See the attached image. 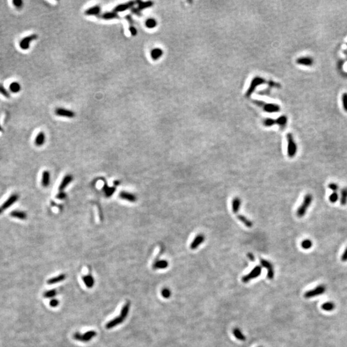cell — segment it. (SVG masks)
I'll list each match as a JSON object with an SVG mask.
<instances>
[{"mask_svg":"<svg viewBox=\"0 0 347 347\" xmlns=\"http://www.w3.org/2000/svg\"><path fill=\"white\" fill-rule=\"evenodd\" d=\"M130 302H126L124 305L123 306L121 311H120V315L111 320V321L109 322L106 324V325H105V328L107 329H111L116 327V326L121 324L122 323L124 322V320L128 316L129 309H130Z\"/></svg>","mask_w":347,"mask_h":347,"instance_id":"cell-1","label":"cell"},{"mask_svg":"<svg viewBox=\"0 0 347 347\" xmlns=\"http://www.w3.org/2000/svg\"><path fill=\"white\" fill-rule=\"evenodd\" d=\"M253 102L257 106L261 107L262 109L266 113H277L280 111V107L278 105L275 104H271V103H267L264 101H257V100H254L253 101Z\"/></svg>","mask_w":347,"mask_h":347,"instance_id":"cell-2","label":"cell"},{"mask_svg":"<svg viewBox=\"0 0 347 347\" xmlns=\"http://www.w3.org/2000/svg\"><path fill=\"white\" fill-rule=\"evenodd\" d=\"M312 202H313V196L311 194L308 193L305 195L304 201L296 211V215L298 217H303L306 213L308 207H310Z\"/></svg>","mask_w":347,"mask_h":347,"instance_id":"cell-3","label":"cell"},{"mask_svg":"<svg viewBox=\"0 0 347 347\" xmlns=\"http://www.w3.org/2000/svg\"><path fill=\"white\" fill-rule=\"evenodd\" d=\"M269 81H267L265 78L262 77H255V78H253V80L251 81V84L249 85L248 90H247L245 96L249 98V97H250L252 94L253 93L257 86L264 84H269Z\"/></svg>","mask_w":347,"mask_h":347,"instance_id":"cell-4","label":"cell"},{"mask_svg":"<svg viewBox=\"0 0 347 347\" xmlns=\"http://www.w3.org/2000/svg\"><path fill=\"white\" fill-rule=\"evenodd\" d=\"M287 155L289 158L295 157L297 153V145L295 142L293 134L288 133L287 134Z\"/></svg>","mask_w":347,"mask_h":347,"instance_id":"cell-5","label":"cell"},{"mask_svg":"<svg viewBox=\"0 0 347 347\" xmlns=\"http://www.w3.org/2000/svg\"><path fill=\"white\" fill-rule=\"evenodd\" d=\"M96 336V332L94 330L87 331L86 333L81 334L77 332L73 335V338L75 340L81 342H88Z\"/></svg>","mask_w":347,"mask_h":347,"instance_id":"cell-6","label":"cell"},{"mask_svg":"<svg viewBox=\"0 0 347 347\" xmlns=\"http://www.w3.org/2000/svg\"><path fill=\"white\" fill-rule=\"evenodd\" d=\"M262 273V267L260 266H257L253 269L251 272L248 273V275L244 276L242 278V281L244 283H248V282L251 281L253 279L257 278L258 276H259L261 275Z\"/></svg>","mask_w":347,"mask_h":347,"instance_id":"cell-7","label":"cell"},{"mask_svg":"<svg viewBox=\"0 0 347 347\" xmlns=\"http://www.w3.org/2000/svg\"><path fill=\"white\" fill-rule=\"evenodd\" d=\"M325 291L326 287L324 285H319V286H317L316 287L314 288V289L307 291V292L304 294V297L305 298H313V297L323 295V294L325 292Z\"/></svg>","mask_w":347,"mask_h":347,"instance_id":"cell-8","label":"cell"},{"mask_svg":"<svg viewBox=\"0 0 347 347\" xmlns=\"http://www.w3.org/2000/svg\"><path fill=\"white\" fill-rule=\"evenodd\" d=\"M37 37L38 36L37 34H32L30 35V36L24 37L23 39L21 40L19 43L20 48L22 50H28L30 48V43L32 41L37 39Z\"/></svg>","mask_w":347,"mask_h":347,"instance_id":"cell-9","label":"cell"},{"mask_svg":"<svg viewBox=\"0 0 347 347\" xmlns=\"http://www.w3.org/2000/svg\"><path fill=\"white\" fill-rule=\"evenodd\" d=\"M260 264L264 268H266L267 270V278L269 280H273L275 276V271L273 264L269 262V261L265 259H262V258L260 259Z\"/></svg>","mask_w":347,"mask_h":347,"instance_id":"cell-10","label":"cell"},{"mask_svg":"<svg viewBox=\"0 0 347 347\" xmlns=\"http://www.w3.org/2000/svg\"><path fill=\"white\" fill-rule=\"evenodd\" d=\"M55 114L57 116L67 117V118H70L75 117V114L74 112H73V111H72L71 110L61 108V107L57 108L55 111Z\"/></svg>","mask_w":347,"mask_h":347,"instance_id":"cell-11","label":"cell"},{"mask_svg":"<svg viewBox=\"0 0 347 347\" xmlns=\"http://www.w3.org/2000/svg\"><path fill=\"white\" fill-rule=\"evenodd\" d=\"M135 1H129L127 3H125L123 4H120L117 5L116 7L114 8L113 11L115 12H124L127 10L129 8H131L135 4Z\"/></svg>","mask_w":347,"mask_h":347,"instance_id":"cell-12","label":"cell"},{"mask_svg":"<svg viewBox=\"0 0 347 347\" xmlns=\"http://www.w3.org/2000/svg\"><path fill=\"white\" fill-rule=\"evenodd\" d=\"M204 240H205V237L204 235L198 234L195 237V239L193 240L192 243H191L190 249H193H193H197L202 242H204Z\"/></svg>","mask_w":347,"mask_h":347,"instance_id":"cell-13","label":"cell"},{"mask_svg":"<svg viewBox=\"0 0 347 347\" xmlns=\"http://www.w3.org/2000/svg\"><path fill=\"white\" fill-rule=\"evenodd\" d=\"M18 198H19V197L17 195V194H12V195L10 196L9 198L6 200V201L4 202V203L1 205V209L2 210L7 209V208L11 207L12 204L15 203V202L17 201V200L18 199Z\"/></svg>","mask_w":347,"mask_h":347,"instance_id":"cell-14","label":"cell"},{"mask_svg":"<svg viewBox=\"0 0 347 347\" xmlns=\"http://www.w3.org/2000/svg\"><path fill=\"white\" fill-rule=\"evenodd\" d=\"M119 197L123 200H125V201H127L131 202H136L137 200V198L135 196V195H134V194L131 193L127 192H122L120 193Z\"/></svg>","mask_w":347,"mask_h":347,"instance_id":"cell-15","label":"cell"},{"mask_svg":"<svg viewBox=\"0 0 347 347\" xmlns=\"http://www.w3.org/2000/svg\"><path fill=\"white\" fill-rule=\"evenodd\" d=\"M296 63L299 64V65L311 66L313 64L314 61L311 57H300V58L298 59L296 61Z\"/></svg>","mask_w":347,"mask_h":347,"instance_id":"cell-16","label":"cell"},{"mask_svg":"<svg viewBox=\"0 0 347 347\" xmlns=\"http://www.w3.org/2000/svg\"><path fill=\"white\" fill-rule=\"evenodd\" d=\"M82 279L84 284L88 288H92L95 285V280L91 273H89L87 275L83 276Z\"/></svg>","mask_w":347,"mask_h":347,"instance_id":"cell-17","label":"cell"},{"mask_svg":"<svg viewBox=\"0 0 347 347\" xmlns=\"http://www.w3.org/2000/svg\"><path fill=\"white\" fill-rule=\"evenodd\" d=\"M73 180V176L72 175H66L65 177H64L63 180H62L61 183L59 185V190L60 191H63L64 189H66V188L67 187V185H68Z\"/></svg>","mask_w":347,"mask_h":347,"instance_id":"cell-18","label":"cell"},{"mask_svg":"<svg viewBox=\"0 0 347 347\" xmlns=\"http://www.w3.org/2000/svg\"><path fill=\"white\" fill-rule=\"evenodd\" d=\"M101 8L98 5H95L93 7L87 8L85 11V14L87 16H98L101 12Z\"/></svg>","mask_w":347,"mask_h":347,"instance_id":"cell-19","label":"cell"},{"mask_svg":"<svg viewBox=\"0 0 347 347\" xmlns=\"http://www.w3.org/2000/svg\"><path fill=\"white\" fill-rule=\"evenodd\" d=\"M50 183V174L48 171L45 170L43 172L42 179H41V184L43 187H48Z\"/></svg>","mask_w":347,"mask_h":347,"instance_id":"cell-20","label":"cell"},{"mask_svg":"<svg viewBox=\"0 0 347 347\" xmlns=\"http://www.w3.org/2000/svg\"><path fill=\"white\" fill-rule=\"evenodd\" d=\"M100 18L105 19V20H109L113 19H118L119 15L115 12H107L104 13L103 14L100 15Z\"/></svg>","mask_w":347,"mask_h":347,"instance_id":"cell-21","label":"cell"},{"mask_svg":"<svg viewBox=\"0 0 347 347\" xmlns=\"http://www.w3.org/2000/svg\"><path fill=\"white\" fill-rule=\"evenodd\" d=\"M169 266L168 261L165 260H158L153 264L154 269H164Z\"/></svg>","mask_w":347,"mask_h":347,"instance_id":"cell-22","label":"cell"},{"mask_svg":"<svg viewBox=\"0 0 347 347\" xmlns=\"http://www.w3.org/2000/svg\"><path fill=\"white\" fill-rule=\"evenodd\" d=\"M66 277V275L65 274H61L59 275L55 276V277H53L50 279H49V280L47 281V284L49 285H53V284L59 283V282H63V280H65Z\"/></svg>","mask_w":347,"mask_h":347,"instance_id":"cell-23","label":"cell"},{"mask_svg":"<svg viewBox=\"0 0 347 347\" xmlns=\"http://www.w3.org/2000/svg\"><path fill=\"white\" fill-rule=\"evenodd\" d=\"M163 54V50L161 48H156L152 50L151 52V57L154 61H156L159 59Z\"/></svg>","mask_w":347,"mask_h":347,"instance_id":"cell-24","label":"cell"},{"mask_svg":"<svg viewBox=\"0 0 347 347\" xmlns=\"http://www.w3.org/2000/svg\"><path fill=\"white\" fill-rule=\"evenodd\" d=\"M232 211H233V212L234 213H238V211H239L240 208V205H241V200L239 198H238V197H236V198H235L233 199V201H232Z\"/></svg>","mask_w":347,"mask_h":347,"instance_id":"cell-25","label":"cell"},{"mask_svg":"<svg viewBox=\"0 0 347 347\" xmlns=\"http://www.w3.org/2000/svg\"><path fill=\"white\" fill-rule=\"evenodd\" d=\"M45 134L43 132H40L37 134V136L35 139V144L38 147H41L44 145L45 142Z\"/></svg>","mask_w":347,"mask_h":347,"instance_id":"cell-26","label":"cell"},{"mask_svg":"<svg viewBox=\"0 0 347 347\" xmlns=\"http://www.w3.org/2000/svg\"><path fill=\"white\" fill-rule=\"evenodd\" d=\"M10 216L21 220H25L27 218V215L25 211L14 210L10 213Z\"/></svg>","mask_w":347,"mask_h":347,"instance_id":"cell-27","label":"cell"},{"mask_svg":"<svg viewBox=\"0 0 347 347\" xmlns=\"http://www.w3.org/2000/svg\"><path fill=\"white\" fill-rule=\"evenodd\" d=\"M233 336L237 338L238 340L241 341H244L246 340V337L244 336V335L243 334V333L242 332L239 328H235L233 330Z\"/></svg>","mask_w":347,"mask_h":347,"instance_id":"cell-28","label":"cell"},{"mask_svg":"<svg viewBox=\"0 0 347 347\" xmlns=\"http://www.w3.org/2000/svg\"><path fill=\"white\" fill-rule=\"evenodd\" d=\"M136 3H138V8L140 10H142L143 9H145V8H147L151 7L154 4L153 1H137Z\"/></svg>","mask_w":347,"mask_h":347,"instance_id":"cell-29","label":"cell"},{"mask_svg":"<svg viewBox=\"0 0 347 347\" xmlns=\"http://www.w3.org/2000/svg\"><path fill=\"white\" fill-rule=\"evenodd\" d=\"M9 89H10L11 92H12L14 93H17L20 92L21 89V85L19 82H13L10 84V86H9Z\"/></svg>","mask_w":347,"mask_h":347,"instance_id":"cell-30","label":"cell"},{"mask_svg":"<svg viewBox=\"0 0 347 347\" xmlns=\"http://www.w3.org/2000/svg\"><path fill=\"white\" fill-rule=\"evenodd\" d=\"M237 217L238 219L240 220V221L246 226V227H248V228L252 227V226H253L252 222L251 221V220H249V219H247L245 216L242 215H238Z\"/></svg>","mask_w":347,"mask_h":347,"instance_id":"cell-31","label":"cell"},{"mask_svg":"<svg viewBox=\"0 0 347 347\" xmlns=\"http://www.w3.org/2000/svg\"><path fill=\"white\" fill-rule=\"evenodd\" d=\"M340 203L343 206H345L347 203V188H343L341 190Z\"/></svg>","mask_w":347,"mask_h":347,"instance_id":"cell-32","label":"cell"},{"mask_svg":"<svg viewBox=\"0 0 347 347\" xmlns=\"http://www.w3.org/2000/svg\"><path fill=\"white\" fill-rule=\"evenodd\" d=\"M276 120V125L280 126L281 128L286 127L287 122V118L286 116H279Z\"/></svg>","mask_w":347,"mask_h":347,"instance_id":"cell-33","label":"cell"},{"mask_svg":"<svg viewBox=\"0 0 347 347\" xmlns=\"http://www.w3.org/2000/svg\"><path fill=\"white\" fill-rule=\"evenodd\" d=\"M335 307H336V305L333 302H327L324 303L322 305V308L325 311H332L334 309Z\"/></svg>","mask_w":347,"mask_h":347,"instance_id":"cell-34","label":"cell"},{"mask_svg":"<svg viewBox=\"0 0 347 347\" xmlns=\"http://www.w3.org/2000/svg\"><path fill=\"white\" fill-rule=\"evenodd\" d=\"M156 20L154 18H149L145 21V26L148 28H154L157 25Z\"/></svg>","mask_w":347,"mask_h":347,"instance_id":"cell-35","label":"cell"},{"mask_svg":"<svg viewBox=\"0 0 347 347\" xmlns=\"http://www.w3.org/2000/svg\"><path fill=\"white\" fill-rule=\"evenodd\" d=\"M263 124L266 127H271V126L276 125V120L273 119L271 118H267L264 120Z\"/></svg>","mask_w":347,"mask_h":347,"instance_id":"cell-36","label":"cell"},{"mask_svg":"<svg viewBox=\"0 0 347 347\" xmlns=\"http://www.w3.org/2000/svg\"><path fill=\"white\" fill-rule=\"evenodd\" d=\"M57 294V291L56 289H52L50 291H46V292L44 293L43 296L46 298H54V296H56Z\"/></svg>","mask_w":347,"mask_h":347,"instance_id":"cell-37","label":"cell"},{"mask_svg":"<svg viewBox=\"0 0 347 347\" xmlns=\"http://www.w3.org/2000/svg\"><path fill=\"white\" fill-rule=\"evenodd\" d=\"M301 246L303 249H309L313 246V242L309 239H305L302 242Z\"/></svg>","mask_w":347,"mask_h":347,"instance_id":"cell-38","label":"cell"},{"mask_svg":"<svg viewBox=\"0 0 347 347\" xmlns=\"http://www.w3.org/2000/svg\"><path fill=\"white\" fill-rule=\"evenodd\" d=\"M114 191H115V189L113 187H109L107 185H105L104 187V192L105 193V195L107 197H110L112 196Z\"/></svg>","mask_w":347,"mask_h":347,"instance_id":"cell-39","label":"cell"},{"mask_svg":"<svg viewBox=\"0 0 347 347\" xmlns=\"http://www.w3.org/2000/svg\"><path fill=\"white\" fill-rule=\"evenodd\" d=\"M338 199H339V194L337 192H333L330 196V197H329V200H330V201L332 203L336 202Z\"/></svg>","mask_w":347,"mask_h":347,"instance_id":"cell-40","label":"cell"},{"mask_svg":"<svg viewBox=\"0 0 347 347\" xmlns=\"http://www.w3.org/2000/svg\"><path fill=\"white\" fill-rule=\"evenodd\" d=\"M0 94L5 96L6 98H9L10 96V93H8V91L5 89V87L3 85L0 84Z\"/></svg>","mask_w":347,"mask_h":347,"instance_id":"cell-41","label":"cell"},{"mask_svg":"<svg viewBox=\"0 0 347 347\" xmlns=\"http://www.w3.org/2000/svg\"><path fill=\"white\" fill-rule=\"evenodd\" d=\"M161 295L165 298H169L171 296V292H170V289H167V288H165L161 291Z\"/></svg>","mask_w":347,"mask_h":347,"instance_id":"cell-42","label":"cell"},{"mask_svg":"<svg viewBox=\"0 0 347 347\" xmlns=\"http://www.w3.org/2000/svg\"><path fill=\"white\" fill-rule=\"evenodd\" d=\"M342 102H343V105L344 110H345L346 112H347V93H345L343 94Z\"/></svg>","mask_w":347,"mask_h":347,"instance_id":"cell-43","label":"cell"},{"mask_svg":"<svg viewBox=\"0 0 347 347\" xmlns=\"http://www.w3.org/2000/svg\"><path fill=\"white\" fill-rule=\"evenodd\" d=\"M328 189H330V190H333L334 192H336L337 191L339 190V186H338V185L336 183H332L328 184Z\"/></svg>","mask_w":347,"mask_h":347,"instance_id":"cell-44","label":"cell"},{"mask_svg":"<svg viewBox=\"0 0 347 347\" xmlns=\"http://www.w3.org/2000/svg\"><path fill=\"white\" fill-rule=\"evenodd\" d=\"M14 5L15 6V7L19 9V8H22L23 5V2L21 0H14L12 1Z\"/></svg>","mask_w":347,"mask_h":347,"instance_id":"cell-45","label":"cell"},{"mask_svg":"<svg viewBox=\"0 0 347 347\" xmlns=\"http://www.w3.org/2000/svg\"><path fill=\"white\" fill-rule=\"evenodd\" d=\"M129 32H130V33L132 36H136V35L137 34L136 28H135L134 26H133V25H131L130 26H129Z\"/></svg>","mask_w":347,"mask_h":347,"instance_id":"cell-46","label":"cell"},{"mask_svg":"<svg viewBox=\"0 0 347 347\" xmlns=\"http://www.w3.org/2000/svg\"><path fill=\"white\" fill-rule=\"evenodd\" d=\"M59 304V302L57 299H52L50 301V306L52 307H55L57 306Z\"/></svg>","mask_w":347,"mask_h":347,"instance_id":"cell-47","label":"cell"},{"mask_svg":"<svg viewBox=\"0 0 347 347\" xmlns=\"http://www.w3.org/2000/svg\"><path fill=\"white\" fill-rule=\"evenodd\" d=\"M341 261H343V262L347 261V248H346L345 251H344V253L341 256Z\"/></svg>","mask_w":347,"mask_h":347,"instance_id":"cell-48","label":"cell"},{"mask_svg":"<svg viewBox=\"0 0 347 347\" xmlns=\"http://www.w3.org/2000/svg\"><path fill=\"white\" fill-rule=\"evenodd\" d=\"M56 198L59 199H63L66 198V193L64 192H61L57 194Z\"/></svg>","mask_w":347,"mask_h":347,"instance_id":"cell-49","label":"cell"},{"mask_svg":"<svg viewBox=\"0 0 347 347\" xmlns=\"http://www.w3.org/2000/svg\"><path fill=\"white\" fill-rule=\"evenodd\" d=\"M132 12H133L134 14H136V15H138V16H141V13H140L141 10H140L138 8H133V9H132Z\"/></svg>","mask_w":347,"mask_h":347,"instance_id":"cell-50","label":"cell"},{"mask_svg":"<svg viewBox=\"0 0 347 347\" xmlns=\"http://www.w3.org/2000/svg\"><path fill=\"white\" fill-rule=\"evenodd\" d=\"M248 257L249 258V260H251V261H254L255 260L254 255H253V253H249L248 254Z\"/></svg>","mask_w":347,"mask_h":347,"instance_id":"cell-51","label":"cell"},{"mask_svg":"<svg viewBox=\"0 0 347 347\" xmlns=\"http://www.w3.org/2000/svg\"><path fill=\"white\" fill-rule=\"evenodd\" d=\"M125 18L127 19V21H129V23H131L132 24H133V18H132V17H131L130 15H127V16H126V17H125Z\"/></svg>","mask_w":347,"mask_h":347,"instance_id":"cell-52","label":"cell"},{"mask_svg":"<svg viewBox=\"0 0 347 347\" xmlns=\"http://www.w3.org/2000/svg\"><path fill=\"white\" fill-rule=\"evenodd\" d=\"M1 130H2V128H1V125H0V131H1Z\"/></svg>","mask_w":347,"mask_h":347,"instance_id":"cell-53","label":"cell"},{"mask_svg":"<svg viewBox=\"0 0 347 347\" xmlns=\"http://www.w3.org/2000/svg\"><path fill=\"white\" fill-rule=\"evenodd\" d=\"M1 212H2V210L1 209V208H0V213H1Z\"/></svg>","mask_w":347,"mask_h":347,"instance_id":"cell-54","label":"cell"},{"mask_svg":"<svg viewBox=\"0 0 347 347\" xmlns=\"http://www.w3.org/2000/svg\"><path fill=\"white\" fill-rule=\"evenodd\" d=\"M345 54H346V57H347V53H346V51H345Z\"/></svg>","mask_w":347,"mask_h":347,"instance_id":"cell-55","label":"cell"}]
</instances>
